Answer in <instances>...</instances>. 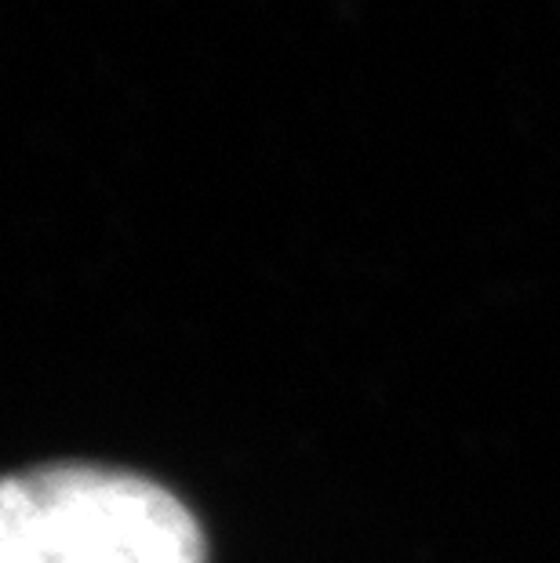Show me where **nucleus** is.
I'll use <instances>...</instances> for the list:
<instances>
[{
	"instance_id": "f257e3e1",
	"label": "nucleus",
	"mask_w": 560,
	"mask_h": 563,
	"mask_svg": "<svg viewBox=\"0 0 560 563\" xmlns=\"http://www.w3.org/2000/svg\"><path fill=\"white\" fill-rule=\"evenodd\" d=\"M0 563H205V542L164 487L63 465L0 481Z\"/></svg>"
}]
</instances>
